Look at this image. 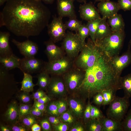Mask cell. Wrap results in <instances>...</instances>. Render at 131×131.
Instances as JSON below:
<instances>
[{"label": "cell", "instance_id": "1", "mask_svg": "<svg viewBox=\"0 0 131 131\" xmlns=\"http://www.w3.org/2000/svg\"><path fill=\"white\" fill-rule=\"evenodd\" d=\"M49 9L40 0H8L0 13V27L28 39L39 35L47 26Z\"/></svg>", "mask_w": 131, "mask_h": 131}, {"label": "cell", "instance_id": "2", "mask_svg": "<svg viewBox=\"0 0 131 131\" xmlns=\"http://www.w3.org/2000/svg\"><path fill=\"white\" fill-rule=\"evenodd\" d=\"M120 77L113 70L110 59L102 54L94 65L85 71L83 81L75 94L90 99L104 90L111 89L116 92L121 89Z\"/></svg>", "mask_w": 131, "mask_h": 131}, {"label": "cell", "instance_id": "3", "mask_svg": "<svg viewBox=\"0 0 131 131\" xmlns=\"http://www.w3.org/2000/svg\"><path fill=\"white\" fill-rule=\"evenodd\" d=\"M102 54L98 46L89 38L80 54L74 59V66L86 71L94 65Z\"/></svg>", "mask_w": 131, "mask_h": 131}, {"label": "cell", "instance_id": "4", "mask_svg": "<svg viewBox=\"0 0 131 131\" xmlns=\"http://www.w3.org/2000/svg\"><path fill=\"white\" fill-rule=\"evenodd\" d=\"M125 36L124 31L113 32L96 43L102 54L110 59L118 55Z\"/></svg>", "mask_w": 131, "mask_h": 131}, {"label": "cell", "instance_id": "5", "mask_svg": "<svg viewBox=\"0 0 131 131\" xmlns=\"http://www.w3.org/2000/svg\"><path fill=\"white\" fill-rule=\"evenodd\" d=\"M109 105L106 112L107 117L121 122L124 118L130 106L129 98L124 96L120 97L115 96Z\"/></svg>", "mask_w": 131, "mask_h": 131}, {"label": "cell", "instance_id": "6", "mask_svg": "<svg viewBox=\"0 0 131 131\" xmlns=\"http://www.w3.org/2000/svg\"><path fill=\"white\" fill-rule=\"evenodd\" d=\"M85 71L74 66L62 75L67 93L74 95L84 80Z\"/></svg>", "mask_w": 131, "mask_h": 131}, {"label": "cell", "instance_id": "7", "mask_svg": "<svg viewBox=\"0 0 131 131\" xmlns=\"http://www.w3.org/2000/svg\"><path fill=\"white\" fill-rule=\"evenodd\" d=\"M62 47L69 58L74 60L78 56L86 43H83L77 33L68 31L63 39Z\"/></svg>", "mask_w": 131, "mask_h": 131}, {"label": "cell", "instance_id": "8", "mask_svg": "<svg viewBox=\"0 0 131 131\" xmlns=\"http://www.w3.org/2000/svg\"><path fill=\"white\" fill-rule=\"evenodd\" d=\"M74 60L67 56L46 62L43 71L51 75H61L74 66Z\"/></svg>", "mask_w": 131, "mask_h": 131}, {"label": "cell", "instance_id": "9", "mask_svg": "<svg viewBox=\"0 0 131 131\" xmlns=\"http://www.w3.org/2000/svg\"><path fill=\"white\" fill-rule=\"evenodd\" d=\"M62 18L55 15L47 26L48 33L50 39L55 43L63 40L66 34V28L63 23Z\"/></svg>", "mask_w": 131, "mask_h": 131}, {"label": "cell", "instance_id": "10", "mask_svg": "<svg viewBox=\"0 0 131 131\" xmlns=\"http://www.w3.org/2000/svg\"><path fill=\"white\" fill-rule=\"evenodd\" d=\"M46 90L49 95L59 99L63 98L67 93L62 75H51Z\"/></svg>", "mask_w": 131, "mask_h": 131}, {"label": "cell", "instance_id": "11", "mask_svg": "<svg viewBox=\"0 0 131 131\" xmlns=\"http://www.w3.org/2000/svg\"><path fill=\"white\" fill-rule=\"evenodd\" d=\"M46 62L34 57L20 59L19 69L23 72L30 74L43 71Z\"/></svg>", "mask_w": 131, "mask_h": 131}, {"label": "cell", "instance_id": "12", "mask_svg": "<svg viewBox=\"0 0 131 131\" xmlns=\"http://www.w3.org/2000/svg\"><path fill=\"white\" fill-rule=\"evenodd\" d=\"M131 40L129 43L127 51L122 55L116 56L110 59L111 66L115 73L118 75H120L123 70L131 62Z\"/></svg>", "mask_w": 131, "mask_h": 131}, {"label": "cell", "instance_id": "13", "mask_svg": "<svg viewBox=\"0 0 131 131\" xmlns=\"http://www.w3.org/2000/svg\"><path fill=\"white\" fill-rule=\"evenodd\" d=\"M67 98L69 110L76 119L83 118L86 105L85 99L75 95Z\"/></svg>", "mask_w": 131, "mask_h": 131}, {"label": "cell", "instance_id": "14", "mask_svg": "<svg viewBox=\"0 0 131 131\" xmlns=\"http://www.w3.org/2000/svg\"><path fill=\"white\" fill-rule=\"evenodd\" d=\"M12 41L24 57H34L38 52L39 48L37 44L29 40L20 42L13 39Z\"/></svg>", "mask_w": 131, "mask_h": 131}, {"label": "cell", "instance_id": "15", "mask_svg": "<svg viewBox=\"0 0 131 131\" xmlns=\"http://www.w3.org/2000/svg\"><path fill=\"white\" fill-rule=\"evenodd\" d=\"M75 0H57L58 16L62 18H76L74 2Z\"/></svg>", "mask_w": 131, "mask_h": 131}, {"label": "cell", "instance_id": "16", "mask_svg": "<svg viewBox=\"0 0 131 131\" xmlns=\"http://www.w3.org/2000/svg\"><path fill=\"white\" fill-rule=\"evenodd\" d=\"M79 8L80 16L83 20L88 21L101 18L98 9L92 2L81 4Z\"/></svg>", "mask_w": 131, "mask_h": 131}, {"label": "cell", "instance_id": "17", "mask_svg": "<svg viewBox=\"0 0 131 131\" xmlns=\"http://www.w3.org/2000/svg\"><path fill=\"white\" fill-rule=\"evenodd\" d=\"M98 9L103 19H107L117 13L120 8L117 2L110 1L100 2Z\"/></svg>", "mask_w": 131, "mask_h": 131}, {"label": "cell", "instance_id": "18", "mask_svg": "<svg viewBox=\"0 0 131 131\" xmlns=\"http://www.w3.org/2000/svg\"><path fill=\"white\" fill-rule=\"evenodd\" d=\"M50 39L44 42L46 48L45 52L48 61H51L61 58L65 56V51L62 48L56 45Z\"/></svg>", "mask_w": 131, "mask_h": 131}, {"label": "cell", "instance_id": "19", "mask_svg": "<svg viewBox=\"0 0 131 131\" xmlns=\"http://www.w3.org/2000/svg\"><path fill=\"white\" fill-rule=\"evenodd\" d=\"M10 36L8 32H0V56H8L13 54L9 44Z\"/></svg>", "mask_w": 131, "mask_h": 131}, {"label": "cell", "instance_id": "20", "mask_svg": "<svg viewBox=\"0 0 131 131\" xmlns=\"http://www.w3.org/2000/svg\"><path fill=\"white\" fill-rule=\"evenodd\" d=\"M102 127V131H123L121 122L104 116L99 119Z\"/></svg>", "mask_w": 131, "mask_h": 131}, {"label": "cell", "instance_id": "21", "mask_svg": "<svg viewBox=\"0 0 131 131\" xmlns=\"http://www.w3.org/2000/svg\"><path fill=\"white\" fill-rule=\"evenodd\" d=\"M106 19H103L100 23L95 35L96 44L113 32Z\"/></svg>", "mask_w": 131, "mask_h": 131}, {"label": "cell", "instance_id": "22", "mask_svg": "<svg viewBox=\"0 0 131 131\" xmlns=\"http://www.w3.org/2000/svg\"><path fill=\"white\" fill-rule=\"evenodd\" d=\"M107 22L113 32L124 31L125 23L122 16L117 13L107 18Z\"/></svg>", "mask_w": 131, "mask_h": 131}, {"label": "cell", "instance_id": "23", "mask_svg": "<svg viewBox=\"0 0 131 131\" xmlns=\"http://www.w3.org/2000/svg\"><path fill=\"white\" fill-rule=\"evenodd\" d=\"M20 59L14 54L8 56H0V64L8 70L15 68H19Z\"/></svg>", "mask_w": 131, "mask_h": 131}, {"label": "cell", "instance_id": "24", "mask_svg": "<svg viewBox=\"0 0 131 131\" xmlns=\"http://www.w3.org/2000/svg\"><path fill=\"white\" fill-rule=\"evenodd\" d=\"M119 82L121 89L123 90L124 96L131 97V73L120 77Z\"/></svg>", "mask_w": 131, "mask_h": 131}, {"label": "cell", "instance_id": "25", "mask_svg": "<svg viewBox=\"0 0 131 131\" xmlns=\"http://www.w3.org/2000/svg\"><path fill=\"white\" fill-rule=\"evenodd\" d=\"M5 115L7 120L11 122H14L19 118L18 106L16 102H13L9 105Z\"/></svg>", "mask_w": 131, "mask_h": 131}, {"label": "cell", "instance_id": "26", "mask_svg": "<svg viewBox=\"0 0 131 131\" xmlns=\"http://www.w3.org/2000/svg\"><path fill=\"white\" fill-rule=\"evenodd\" d=\"M24 75L23 80L21 82V86L20 90L28 92L33 91V88L36 85L33 82V77L30 74L23 72Z\"/></svg>", "mask_w": 131, "mask_h": 131}, {"label": "cell", "instance_id": "27", "mask_svg": "<svg viewBox=\"0 0 131 131\" xmlns=\"http://www.w3.org/2000/svg\"><path fill=\"white\" fill-rule=\"evenodd\" d=\"M38 79L36 85L40 89L43 90H46L51 80L49 74L44 71L38 74L36 76Z\"/></svg>", "mask_w": 131, "mask_h": 131}, {"label": "cell", "instance_id": "28", "mask_svg": "<svg viewBox=\"0 0 131 131\" xmlns=\"http://www.w3.org/2000/svg\"><path fill=\"white\" fill-rule=\"evenodd\" d=\"M103 19L102 18L88 21L86 25L89 30V35L91 39L95 45V33L100 23Z\"/></svg>", "mask_w": 131, "mask_h": 131}, {"label": "cell", "instance_id": "29", "mask_svg": "<svg viewBox=\"0 0 131 131\" xmlns=\"http://www.w3.org/2000/svg\"><path fill=\"white\" fill-rule=\"evenodd\" d=\"M86 131H102L99 119H90L85 124Z\"/></svg>", "mask_w": 131, "mask_h": 131}, {"label": "cell", "instance_id": "30", "mask_svg": "<svg viewBox=\"0 0 131 131\" xmlns=\"http://www.w3.org/2000/svg\"><path fill=\"white\" fill-rule=\"evenodd\" d=\"M58 117L62 122L68 125L73 124L76 119L69 109L60 115Z\"/></svg>", "mask_w": 131, "mask_h": 131}, {"label": "cell", "instance_id": "31", "mask_svg": "<svg viewBox=\"0 0 131 131\" xmlns=\"http://www.w3.org/2000/svg\"><path fill=\"white\" fill-rule=\"evenodd\" d=\"M82 24V22L78 20L76 18H69L65 24L66 29L75 31L76 33L77 32L79 27Z\"/></svg>", "mask_w": 131, "mask_h": 131}, {"label": "cell", "instance_id": "32", "mask_svg": "<svg viewBox=\"0 0 131 131\" xmlns=\"http://www.w3.org/2000/svg\"><path fill=\"white\" fill-rule=\"evenodd\" d=\"M101 92L104 98L102 105L104 106L109 105L113 100L115 96L116 92L112 90H104Z\"/></svg>", "mask_w": 131, "mask_h": 131}, {"label": "cell", "instance_id": "33", "mask_svg": "<svg viewBox=\"0 0 131 131\" xmlns=\"http://www.w3.org/2000/svg\"><path fill=\"white\" fill-rule=\"evenodd\" d=\"M45 110L51 115L58 117V100L48 102L46 106Z\"/></svg>", "mask_w": 131, "mask_h": 131}, {"label": "cell", "instance_id": "34", "mask_svg": "<svg viewBox=\"0 0 131 131\" xmlns=\"http://www.w3.org/2000/svg\"><path fill=\"white\" fill-rule=\"evenodd\" d=\"M121 123L123 131H131V109L127 113Z\"/></svg>", "mask_w": 131, "mask_h": 131}, {"label": "cell", "instance_id": "35", "mask_svg": "<svg viewBox=\"0 0 131 131\" xmlns=\"http://www.w3.org/2000/svg\"><path fill=\"white\" fill-rule=\"evenodd\" d=\"M77 33L82 42L84 43H86L85 39L89 35V30L86 25H81L79 27Z\"/></svg>", "mask_w": 131, "mask_h": 131}, {"label": "cell", "instance_id": "36", "mask_svg": "<svg viewBox=\"0 0 131 131\" xmlns=\"http://www.w3.org/2000/svg\"><path fill=\"white\" fill-rule=\"evenodd\" d=\"M31 106L28 104L22 103L18 106L19 118H22L24 116L30 114L31 109Z\"/></svg>", "mask_w": 131, "mask_h": 131}, {"label": "cell", "instance_id": "37", "mask_svg": "<svg viewBox=\"0 0 131 131\" xmlns=\"http://www.w3.org/2000/svg\"><path fill=\"white\" fill-rule=\"evenodd\" d=\"M22 118L23 124L27 127H31L33 124L36 123L35 117L31 114L25 115Z\"/></svg>", "mask_w": 131, "mask_h": 131}, {"label": "cell", "instance_id": "38", "mask_svg": "<svg viewBox=\"0 0 131 131\" xmlns=\"http://www.w3.org/2000/svg\"><path fill=\"white\" fill-rule=\"evenodd\" d=\"M68 106L66 100L62 98L58 100V111L59 116L68 110Z\"/></svg>", "mask_w": 131, "mask_h": 131}, {"label": "cell", "instance_id": "39", "mask_svg": "<svg viewBox=\"0 0 131 131\" xmlns=\"http://www.w3.org/2000/svg\"><path fill=\"white\" fill-rule=\"evenodd\" d=\"M104 116L102 112L99 109L91 105L90 119H100Z\"/></svg>", "mask_w": 131, "mask_h": 131}, {"label": "cell", "instance_id": "40", "mask_svg": "<svg viewBox=\"0 0 131 131\" xmlns=\"http://www.w3.org/2000/svg\"><path fill=\"white\" fill-rule=\"evenodd\" d=\"M117 3L120 9L124 11L131 9V0H118Z\"/></svg>", "mask_w": 131, "mask_h": 131}, {"label": "cell", "instance_id": "41", "mask_svg": "<svg viewBox=\"0 0 131 131\" xmlns=\"http://www.w3.org/2000/svg\"><path fill=\"white\" fill-rule=\"evenodd\" d=\"M91 105L90 99H88V103L85 109L83 118L84 123L85 124L90 119V109Z\"/></svg>", "mask_w": 131, "mask_h": 131}, {"label": "cell", "instance_id": "42", "mask_svg": "<svg viewBox=\"0 0 131 131\" xmlns=\"http://www.w3.org/2000/svg\"><path fill=\"white\" fill-rule=\"evenodd\" d=\"M29 93L23 91L19 95V99L23 103L28 104L31 101L32 98Z\"/></svg>", "mask_w": 131, "mask_h": 131}, {"label": "cell", "instance_id": "43", "mask_svg": "<svg viewBox=\"0 0 131 131\" xmlns=\"http://www.w3.org/2000/svg\"><path fill=\"white\" fill-rule=\"evenodd\" d=\"M69 131H86L85 124L80 122L74 123L69 129Z\"/></svg>", "mask_w": 131, "mask_h": 131}, {"label": "cell", "instance_id": "44", "mask_svg": "<svg viewBox=\"0 0 131 131\" xmlns=\"http://www.w3.org/2000/svg\"><path fill=\"white\" fill-rule=\"evenodd\" d=\"M93 102L98 106L102 105L104 98L101 92H99L93 96Z\"/></svg>", "mask_w": 131, "mask_h": 131}, {"label": "cell", "instance_id": "45", "mask_svg": "<svg viewBox=\"0 0 131 131\" xmlns=\"http://www.w3.org/2000/svg\"><path fill=\"white\" fill-rule=\"evenodd\" d=\"M52 125L54 130L56 131H66L69 129V125L61 122L57 125Z\"/></svg>", "mask_w": 131, "mask_h": 131}, {"label": "cell", "instance_id": "46", "mask_svg": "<svg viewBox=\"0 0 131 131\" xmlns=\"http://www.w3.org/2000/svg\"><path fill=\"white\" fill-rule=\"evenodd\" d=\"M50 123L48 119H43L41 121L40 124L43 131H51V128Z\"/></svg>", "mask_w": 131, "mask_h": 131}, {"label": "cell", "instance_id": "47", "mask_svg": "<svg viewBox=\"0 0 131 131\" xmlns=\"http://www.w3.org/2000/svg\"><path fill=\"white\" fill-rule=\"evenodd\" d=\"M46 95L43 90L40 89L33 93L32 97L34 99L36 100Z\"/></svg>", "mask_w": 131, "mask_h": 131}, {"label": "cell", "instance_id": "48", "mask_svg": "<svg viewBox=\"0 0 131 131\" xmlns=\"http://www.w3.org/2000/svg\"><path fill=\"white\" fill-rule=\"evenodd\" d=\"M30 114L35 117H40L42 115L43 111L33 106L31 108Z\"/></svg>", "mask_w": 131, "mask_h": 131}, {"label": "cell", "instance_id": "49", "mask_svg": "<svg viewBox=\"0 0 131 131\" xmlns=\"http://www.w3.org/2000/svg\"><path fill=\"white\" fill-rule=\"evenodd\" d=\"M48 120L49 122L53 125H57L61 122L59 117L52 115L49 117Z\"/></svg>", "mask_w": 131, "mask_h": 131}, {"label": "cell", "instance_id": "50", "mask_svg": "<svg viewBox=\"0 0 131 131\" xmlns=\"http://www.w3.org/2000/svg\"><path fill=\"white\" fill-rule=\"evenodd\" d=\"M33 106L43 111L45 109L46 106H45V104L40 103L38 102L36 100L34 99Z\"/></svg>", "mask_w": 131, "mask_h": 131}, {"label": "cell", "instance_id": "51", "mask_svg": "<svg viewBox=\"0 0 131 131\" xmlns=\"http://www.w3.org/2000/svg\"><path fill=\"white\" fill-rule=\"evenodd\" d=\"M11 130L13 131H26L27 129L26 127L20 125H14L13 126Z\"/></svg>", "mask_w": 131, "mask_h": 131}, {"label": "cell", "instance_id": "52", "mask_svg": "<svg viewBox=\"0 0 131 131\" xmlns=\"http://www.w3.org/2000/svg\"><path fill=\"white\" fill-rule=\"evenodd\" d=\"M36 100L40 103L45 104L50 100V98L49 97L46 95Z\"/></svg>", "mask_w": 131, "mask_h": 131}, {"label": "cell", "instance_id": "53", "mask_svg": "<svg viewBox=\"0 0 131 131\" xmlns=\"http://www.w3.org/2000/svg\"><path fill=\"white\" fill-rule=\"evenodd\" d=\"M31 129L32 131H41V127L38 124L35 123L32 126Z\"/></svg>", "mask_w": 131, "mask_h": 131}, {"label": "cell", "instance_id": "54", "mask_svg": "<svg viewBox=\"0 0 131 131\" xmlns=\"http://www.w3.org/2000/svg\"><path fill=\"white\" fill-rule=\"evenodd\" d=\"M0 129L1 131H10L11 130V129L10 128L4 125H1L0 126Z\"/></svg>", "mask_w": 131, "mask_h": 131}, {"label": "cell", "instance_id": "55", "mask_svg": "<svg viewBox=\"0 0 131 131\" xmlns=\"http://www.w3.org/2000/svg\"><path fill=\"white\" fill-rule=\"evenodd\" d=\"M41 1H42L45 3L47 4H52L55 0H40Z\"/></svg>", "mask_w": 131, "mask_h": 131}, {"label": "cell", "instance_id": "56", "mask_svg": "<svg viewBox=\"0 0 131 131\" xmlns=\"http://www.w3.org/2000/svg\"><path fill=\"white\" fill-rule=\"evenodd\" d=\"M8 0H0V6L2 5L5 3L7 2Z\"/></svg>", "mask_w": 131, "mask_h": 131}, {"label": "cell", "instance_id": "57", "mask_svg": "<svg viewBox=\"0 0 131 131\" xmlns=\"http://www.w3.org/2000/svg\"><path fill=\"white\" fill-rule=\"evenodd\" d=\"M77 1L81 3H86V0H76Z\"/></svg>", "mask_w": 131, "mask_h": 131}, {"label": "cell", "instance_id": "58", "mask_svg": "<svg viewBox=\"0 0 131 131\" xmlns=\"http://www.w3.org/2000/svg\"><path fill=\"white\" fill-rule=\"evenodd\" d=\"M110 0H94L96 2L98 1H110Z\"/></svg>", "mask_w": 131, "mask_h": 131}]
</instances>
